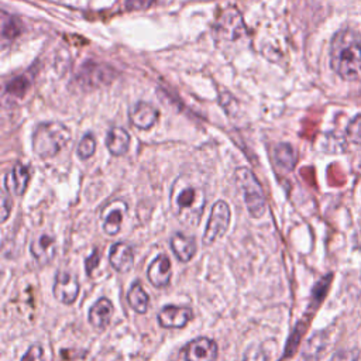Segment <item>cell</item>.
<instances>
[{
  "label": "cell",
  "mask_w": 361,
  "mask_h": 361,
  "mask_svg": "<svg viewBox=\"0 0 361 361\" xmlns=\"http://www.w3.org/2000/svg\"><path fill=\"white\" fill-rule=\"evenodd\" d=\"M330 66L344 80L361 75V37L351 28L338 30L330 42Z\"/></svg>",
  "instance_id": "obj_2"
},
{
  "label": "cell",
  "mask_w": 361,
  "mask_h": 361,
  "mask_svg": "<svg viewBox=\"0 0 361 361\" xmlns=\"http://www.w3.org/2000/svg\"><path fill=\"white\" fill-rule=\"evenodd\" d=\"M106 147L114 157L124 155L130 147V134L121 127H113L106 135Z\"/></svg>",
  "instance_id": "obj_18"
},
{
  "label": "cell",
  "mask_w": 361,
  "mask_h": 361,
  "mask_svg": "<svg viewBox=\"0 0 361 361\" xmlns=\"http://www.w3.org/2000/svg\"><path fill=\"white\" fill-rule=\"evenodd\" d=\"M217 344L209 337H196L183 348L185 361H216Z\"/></svg>",
  "instance_id": "obj_7"
},
{
  "label": "cell",
  "mask_w": 361,
  "mask_h": 361,
  "mask_svg": "<svg viewBox=\"0 0 361 361\" xmlns=\"http://www.w3.org/2000/svg\"><path fill=\"white\" fill-rule=\"evenodd\" d=\"M79 290H80L79 282L69 272L61 271L55 275L52 293H54V298L61 303L63 305L73 303L79 295Z\"/></svg>",
  "instance_id": "obj_8"
},
{
  "label": "cell",
  "mask_w": 361,
  "mask_h": 361,
  "mask_svg": "<svg viewBox=\"0 0 361 361\" xmlns=\"http://www.w3.org/2000/svg\"><path fill=\"white\" fill-rule=\"evenodd\" d=\"M358 360H360V350L348 348V350H341L336 353L331 361H358Z\"/></svg>",
  "instance_id": "obj_23"
},
{
  "label": "cell",
  "mask_w": 361,
  "mask_h": 361,
  "mask_svg": "<svg viewBox=\"0 0 361 361\" xmlns=\"http://www.w3.org/2000/svg\"><path fill=\"white\" fill-rule=\"evenodd\" d=\"M30 251L39 265H47L54 259L56 254L55 240L49 234H39L37 238L31 241Z\"/></svg>",
  "instance_id": "obj_14"
},
{
  "label": "cell",
  "mask_w": 361,
  "mask_h": 361,
  "mask_svg": "<svg viewBox=\"0 0 361 361\" xmlns=\"http://www.w3.org/2000/svg\"><path fill=\"white\" fill-rule=\"evenodd\" d=\"M243 361H265V353L259 345H252L245 351Z\"/></svg>",
  "instance_id": "obj_25"
},
{
  "label": "cell",
  "mask_w": 361,
  "mask_h": 361,
  "mask_svg": "<svg viewBox=\"0 0 361 361\" xmlns=\"http://www.w3.org/2000/svg\"><path fill=\"white\" fill-rule=\"evenodd\" d=\"M128 117L134 127L140 130H149L158 121L159 111L147 102H138L130 109Z\"/></svg>",
  "instance_id": "obj_11"
},
{
  "label": "cell",
  "mask_w": 361,
  "mask_h": 361,
  "mask_svg": "<svg viewBox=\"0 0 361 361\" xmlns=\"http://www.w3.org/2000/svg\"><path fill=\"white\" fill-rule=\"evenodd\" d=\"M192 317L193 312L190 307L166 305L159 310L157 320L164 329H182L190 322Z\"/></svg>",
  "instance_id": "obj_9"
},
{
  "label": "cell",
  "mask_w": 361,
  "mask_h": 361,
  "mask_svg": "<svg viewBox=\"0 0 361 361\" xmlns=\"http://www.w3.org/2000/svg\"><path fill=\"white\" fill-rule=\"evenodd\" d=\"M111 314H113V303L107 298H100L89 309L87 319L90 326L94 330L103 331L110 324Z\"/></svg>",
  "instance_id": "obj_13"
},
{
  "label": "cell",
  "mask_w": 361,
  "mask_h": 361,
  "mask_svg": "<svg viewBox=\"0 0 361 361\" xmlns=\"http://www.w3.org/2000/svg\"><path fill=\"white\" fill-rule=\"evenodd\" d=\"M127 300L128 305L140 314L147 313L148 306H149V296L148 293L144 290L142 285L137 281L131 285L128 293H127Z\"/></svg>",
  "instance_id": "obj_19"
},
{
  "label": "cell",
  "mask_w": 361,
  "mask_h": 361,
  "mask_svg": "<svg viewBox=\"0 0 361 361\" xmlns=\"http://www.w3.org/2000/svg\"><path fill=\"white\" fill-rule=\"evenodd\" d=\"M231 219V212L228 204L224 200H217L210 212L204 234H203V244L212 245L217 238L223 237L228 230Z\"/></svg>",
  "instance_id": "obj_5"
},
{
  "label": "cell",
  "mask_w": 361,
  "mask_h": 361,
  "mask_svg": "<svg viewBox=\"0 0 361 361\" xmlns=\"http://www.w3.org/2000/svg\"><path fill=\"white\" fill-rule=\"evenodd\" d=\"M99 261H100V254H99L97 248H94V250H93V252L90 254V257L86 259V265H85V268H86V274H87L89 276H92L93 269L99 265Z\"/></svg>",
  "instance_id": "obj_28"
},
{
  "label": "cell",
  "mask_w": 361,
  "mask_h": 361,
  "mask_svg": "<svg viewBox=\"0 0 361 361\" xmlns=\"http://www.w3.org/2000/svg\"><path fill=\"white\" fill-rule=\"evenodd\" d=\"M127 212V203L121 199H116L110 202L102 210V220H103V231L107 235H116L123 223V216Z\"/></svg>",
  "instance_id": "obj_10"
},
{
  "label": "cell",
  "mask_w": 361,
  "mask_h": 361,
  "mask_svg": "<svg viewBox=\"0 0 361 361\" xmlns=\"http://www.w3.org/2000/svg\"><path fill=\"white\" fill-rule=\"evenodd\" d=\"M245 30L243 17L240 11L234 7L226 8L217 23H216V34L227 41H233L241 35V32Z\"/></svg>",
  "instance_id": "obj_6"
},
{
  "label": "cell",
  "mask_w": 361,
  "mask_h": 361,
  "mask_svg": "<svg viewBox=\"0 0 361 361\" xmlns=\"http://www.w3.org/2000/svg\"><path fill=\"white\" fill-rule=\"evenodd\" d=\"M69 140L71 133L62 123H41L32 133V151L39 158H52L66 147Z\"/></svg>",
  "instance_id": "obj_3"
},
{
  "label": "cell",
  "mask_w": 361,
  "mask_h": 361,
  "mask_svg": "<svg viewBox=\"0 0 361 361\" xmlns=\"http://www.w3.org/2000/svg\"><path fill=\"white\" fill-rule=\"evenodd\" d=\"M155 3V0H121V6L126 11H137V10H145L151 7Z\"/></svg>",
  "instance_id": "obj_22"
},
{
  "label": "cell",
  "mask_w": 361,
  "mask_h": 361,
  "mask_svg": "<svg viewBox=\"0 0 361 361\" xmlns=\"http://www.w3.org/2000/svg\"><path fill=\"white\" fill-rule=\"evenodd\" d=\"M171 275H172V268H171V261L166 255L161 254L158 255L148 267L147 269V276L148 281L155 286V288H165L171 282Z\"/></svg>",
  "instance_id": "obj_12"
},
{
  "label": "cell",
  "mask_w": 361,
  "mask_h": 361,
  "mask_svg": "<svg viewBox=\"0 0 361 361\" xmlns=\"http://www.w3.org/2000/svg\"><path fill=\"white\" fill-rule=\"evenodd\" d=\"M171 248L175 254V257L180 261V262H188L193 258V255L196 254V241L193 237H188L182 233H175L171 237Z\"/></svg>",
  "instance_id": "obj_17"
},
{
  "label": "cell",
  "mask_w": 361,
  "mask_h": 361,
  "mask_svg": "<svg viewBox=\"0 0 361 361\" xmlns=\"http://www.w3.org/2000/svg\"><path fill=\"white\" fill-rule=\"evenodd\" d=\"M31 178L30 168L23 164H16L13 169L4 176V186L7 190L16 196H23L27 190Z\"/></svg>",
  "instance_id": "obj_15"
},
{
  "label": "cell",
  "mask_w": 361,
  "mask_h": 361,
  "mask_svg": "<svg viewBox=\"0 0 361 361\" xmlns=\"http://www.w3.org/2000/svg\"><path fill=\"white\" fill-rule=\"evenodd\" d=\"M1 32H3V37L4 38H14L16 35H18V32H20V28H18V25H17V23L14 21V20H8V21H4V18H3V24H1Z\"/></svg>",
  "instance_id": "obj_24"
},
{
  "label": "cell",
  "mask_w": 361,
  "mask_h": 361,
  "mask_svg": "<svg viewBox=\"0 0 361 361\" xmlns=\"http://www.w3.org/2000/svg\"><path fill=\"white\" fill-rule=\"evenodd\" d=\"M0 200H1V217L0 219H1V221H6L8 214H10V212H11L13 203H11V200H8V196H7V193L4 190L1 192Z\"/></svg>",
  "instance_id": "obj_29"
},
{
  "label": "cell",
  "mask_w": 361,
  "mask_h": 361,
  "mask_svg": "<svg viewBox=\"0 0 361 361\" xmlns=\"http://www.w3.org/2000/svg\"><path fill=\"white\" fill-rule=\"evenodd\" d=\"M42 360V348L38 344L31 345L20 361H41Z\"/></svg>",
  "instance_id": "obj_26"
},
{
  "label": "cell",
  "mask_w": 361,
  "mask_h": 361,
  "mask_svg": "<svg viewBox=\"0 0 361 361\" xmlns=\"http://www.w3.org/2000/svg\"><path fill=\"white\" fill-rule=\"evenodd\" d=\"M94 149H96V140L93 137V134L87 133L82 137L79 145H78V149H76V154L80 159H87L90 158L93 154H94Z\"/></svg>",
  "instance_id": "obj_21"
},
{
  "label": "cell",
  "mask_w": 361,
  "mask_h": 361,
  "mask_svg": "<svg viewBox=\"0 0 361 361\" xmlns=\"http://www.w3.org/2000/svg\"><path fill=\"white\" fill-rule=\"evenodd\" d=\"M235 180L241 188L244 203L251 217L259 219L265 213V196L261 188V183L255 178V175L245 166H240L234 172Z\"/></svg>",
  "instance_id": "obj_4"
},
{
  "label": "cell",
  "mask_w": 361,
  "mask_h": 361,
  "mask_svg": "<svg viewBox=\"0 0 361 361\" xmlns=\"http://www.w3.org/2000/svg\"><path fill=\"white\" fill-rule=\"evenodd\" d=\"M274 158H275L276 164L285 171H292L296 165V161H298L296 151L288 142H282V144H278L275 147Z\"/></svg>",
  "instance_id": "obj_20"
},
{
  "label": "cell",
  "mask_w": 361,
  "mask_h": 361,
  "mask_svg": "<svg viewBox=\"0 0 361 361\" xmlns=\"http://www.w3.org/2000/svg\"><path fill=\"white\" fill-rule=\"evenodd\" d=\"M206 206V188L195 175H179L169 192V207L173 216L188 227L200 223Z\"/></svg>",
  "instance_id": "obj_1"
},
{
  "label": "cell",
  "mask_w": 361,
  "mask_h": 361,
  "mask_svg": "<svg viewBox=\"0 0 361 361\" xmlns=\"http://www.w3.org/2000/svg\"><path fill=\"white\" fill-rule=\"evenodd\" d=\"M347 134L353 138H361V114L355 116L347 126Z\"/></svg>",
  "instance_id": "obj_27"
},
{
  "label": "cell",
  "mask_w": 361,
  "mask_h": 361,
  "mask_svg": "<svg viewBox=\"0 0 361 361\" xmlns=\"http://www.w3.org/2000/svg\"><path fill=\"white\" fill-rule=\"evenodd\" d=\"M109 261L117 272H128L134 264V254L131 245L118 241L110 247Z\"/></svg>",
  "instance_id": "obj_16"
}]
</instances>
